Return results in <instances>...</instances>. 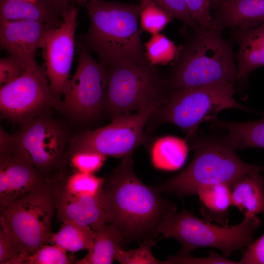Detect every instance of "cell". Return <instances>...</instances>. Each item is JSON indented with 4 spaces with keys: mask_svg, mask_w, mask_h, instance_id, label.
I'll return each mask as SVG.
<instances>
[{
    "mask_svg": "<svg viewBox=\"0 0 264 264\" xmlns=\"http://www.w3.org/2000/svg\"><path fill=\"white\" fill-rule=\"evenodd\" d=\"M144 48L147 61L154 66L174 61L178 50L173 41L160 33L152 35L145 44Z\"/></svg>",
    "mask_w": 264,
    "mask_h": 264,
    "instance_id": "28",
    "label": "cell"
},
{
    "mask_svg": "<svg viewBox=\"0 0 264 264\" xmlns=\"http://www.w3.org/2000/svg\"><path fill=\"white\" fill-rule=\"evenodd\" d=\"M105 179L91 174L76 171L58 182L59 187L63 191L74 195H97L102 191Z\"/></svg>",
    "mask_w": 264,
    "mask_h": 264,
    "instance_id": "26",
    "label": "cell"
},
{
    "mask_svg": "<svg viewBox=\"0 0 264 264\" xmlns=\"http://www.w3.org/2000/svg\"><path fill=\"white\" fill-rule=\"evenodd\" d=\"M234 84L220 83L171 91L165 102L152 115L160 123L174 124L181 129L190 139L199 125L217 117L221 111L237 109L253 111L234 98Z\"/></svg>",
    "mask_w": 264,
    "mask_h": 264,
    "instance_id": "7",
    "label": "cell"
},
{
    "mask_svg": "<svg viewBox=\"0 0 264 264\" xmlns=\"http://www.w3.org/2000/svg\"><path fill=\"white\" fill-rule=\"evenodd\" d=\"M58 12L49 0H0V21H32L60 25Z\"/></svg>",
    "mask_w": 264,
    "mask_h": 264,
    "instance_id": "19",
    "label": "cell"
},
{
    "mask_svg": "<svg viewBox=\"0 0 264 264\" xmlns=\"http://www.w3.org/2000/svg\"><path fill=\"white\" fill-rule=\"evenodd\" d=\"M106 156L100 153L91 151H81L70 155L67 159L70 164L76 171L93 174L103 165Z\"/></svg>",
    "mask_w": 264,
    "mask_h": 264,
    "instance_id": "30",
    "label": "cell"
},
{
    "mask_svg": "<svg viewBox=\"0 0 264 264\" xmlns=\"http://www.w3.org/2000/svg\"><path fill=\"white\" fill-rule=\"evenodd\" d=\"M221 0H210L211 6L217 5Z\"/></svg>",
    "mask_w": 264,
    "mask_h": 264,
    "instance_id": "40",
    "label": "cell"
},
{
    "mask_svg": "<svg viewBox=\"0 0 264 264\" xmlns=\"http://www.w3.org/2000/svg\"><path fill=\"white\" fill-rule=\"evenodd\" d=\"M190 13L200 26L212 28L217 26L211 16L210 0H185Z\"/></svg>",
    "mask_w": 264,
    "mask_h": 264,
    "instance_id": "34",
    "label": "cell"
},
{
    "mask_svg": "<svg viewBox=\"0 0 264 264\" xmlns=\"http://www.w3.org/2000/svg\"><path fill=\"white\" fill-rule=\"evenodd\" d=\"M97 195H74L57 184L56 211L58 221L90 227L93 231L109 223L108 214Z\"/></svg>",
    "mask_w": 264,
    "mask_h": 264,
    "instance_id": "16",
    "label": "cell"
},
{
    "mask_svg": "<svg viewBox=\"0 0 264 264\" xmlns=\"http://www.w3.org/2000/svg\"><path fill=\"white\" fill-rule=\"evenodd\" d=\"M260 173L248 174L231 185L232 204L244 217L264 215V179Z\"/></svg>",
    "mask_w": 264,
    "mask_h": 264,
    "instance_id": "20",
    "label": "cell"
},
{
    "mask_svg": "<svg viewBox=\"0 0 264 264\" xmlns=\"http://www.w3.org/2000/svg\"><path fill=\"white\" fill-rule=\"evenodd\" d=\"M58 181H49L12 203L0 207V223L12 235L22 256L31 255L50 242Z\"/></svg>",
    "mask_w": 264,
    "mask_h": 264,
    "instance_id": "8",
    "label": "cell"
},
{
    "mask_svg": "<svg viewBox=\"0 0 264 264\" xmlns=\"http://www.w3.org/2000/svg\"><path fill=\"white\" fill-rule=\"evenodd\" d=\"M107 85V68L79 44L77 68L59 109L76 122L94 120L105 110Z\"/></svg>",
    "mask_w": 264,
    "mask_h": 264,
    "instance_id": "11",
    "label": "cell"
},
{
    "mask_svg": "<svg viewBox=\"0 0 264 264\" xmlns=\"http://www.w3.org/2000/svg\"><path fill=\"white\" fill-rule=\"evenodd\" d=\"M90 25L83 39L105 67L147 62L139 26L140 3L88 0Z\"/></svg>",
    "mask_w": 264,
    "mask_h": 264,
    "instance_id": "2",
    "label": "cell"
},
{
    "mask_svg": "<svg viewBox=\"0 0 264 264\" xmlns=\"http://www.w3.org/2000/svg\"><path fill=\"white\" fill-rule=\"evenodd\" d=\"M241 264H264V234L243 252Z\"/></svg>",
    "mask_w": 264,
    "mask_h": 264,
    "instance_id": "37",
    "label": "cell"
},
{
    "mask_svg": "<svg viewBox=\"0 0 264 264\" xmlns=\"http://www.w3.org/2000/svg\"><path fill=\"white\" fill-rule=\"evenodd\" d=\"M160 106L155 104L119 117L103 127L78 133L70 139L66 160L71 154L81 151L94 152L118 157L132 154L136 148L148 142L144 127Z\"/></svg>",
    "mask_w": 264,
    "mask_h": 264,
    "instance_id": "10",
    "label": "cell"
},
{
    "mask_svg": "<svg viewBox=\"0 0 264 264\" xmlns=\"http://www.w3.org/2000/svg\"><path fill=\"white\" fill-rule=\"evenodd\" d=\"M74 261V257L68 256L64 249L47 244L31 255L20 256L12 264H69Z\"/></svg>",
    "mask_w": 264,
    "mask_h": 264,
    "instance_id": "29",
    "label": "cell"
},
{
    "mask_svg": "<svg viewBox=\"0 0 264 264\" xmlns=\"http://www.w3.org/2000/svg\"><path fill=\"white\" fill-rule=\"evenodd\" d=\"M106 67L105 110L111 120L155 104L162 105L170 93L155 66L147 61Z\"/></svg>",
    "mask_w": 264,
    "mask_h": 264,
    "instance_id": "6",
    "label": "cell"
},
{
    "mask_svg": "<svg viewBox=\"0 0 264 264\" xmlns=\"http://www.w3.org/2000/svg\"><path fill=\"white\" fill-rule=\"evenodd\" d=\"M154 242H142L137 248L128 251L120 249L115 260L122 264H164L156 259L151 251Z\"/></svg>",
    "mask_w": 264,
    "mask_h": 264,
    "instance_id": "31",
    "label": "cell"
},
{
    "mask_svg": "<svg viewBox=\"0 0 264 264\" xmlns=\"http://www.w3.org/2000/svg\"><path fill=\"white\" fill-rule=\"evenodd\" d=\"M193 140V157L188 166L154 188L160 192L180 197L196 194L201 187L218 184L231 185L241 177L254 172H264V167L242 161L236 149L223 137H198Z\"/></svg>",
    "mask_w": 264,
    "mask_h": 264,
    "instance_id": "4",
    "label": "cell"
},
{
    "mask_svg": "<svg viewBox=\"0 0 264 264\" xmlns=\"http://www.w3.org/2000/svg\"><path fill=\"white\" fill-rule=\"evenodd\" d=\"M56 11L62 15L72 6L70 3L73 0H49Z\"/></svg>",
    "mask_w": 264,
    "mask_h": 264,
    "instance_id": "38",
    "label": "cell"
},
{
    "mask_svg": "<svg viewBox=\"0 0 264 264\" xmlns=\"http://www.w3.org/2000/svg\"><path fill=\"white\" fill-rule=\"evenodd\" d=\"M213 18L223 29H248L264 22V0H221Z\"/></svg>",
    "mask_w": 264,
    "mask_h": 264,
    "instance_id": "17",
    "label": "cell"
},
{
    "mask_svg": "<svg viewBox=\"0 0 264 264\" xmlns=\"http://www.w3.org/2000/svg\"><path fill=\"white\" fill-rule=\"evenodd\" d=\"M222 30L218 26L192 29L164 78L170 92L238 81L232 45L222 37Z\"/></svg>",
    "mask_w": 264,
    "mask_h": 264,
    "instance_id": "3",
    "label": "cell"
},
{
    "mask_svg": "<svg viewBox=\"0 0 264 264\" xmlns=\"http://www.w3.org/2000/svg\"><path fill=\"white\" fill-rule=\"evenodd\" d=\"M173 18H176L190 27L196 30L200 26L194 20L185 0H153Z\"/></svg>",
    "mask_w": 264,
    "mask_h": 264,
    "instance_id": "32",
    "label": "cell"
},
{
    "mask_svg": "<svg viewBox=\"0 0 264 264\" xmlns=\"http://www.w3.org/2000/svg\"><path fill=\"white\" fill-rule=\"evenodd\" d=\"M13 137L17 152L44 177L51 181L63 179L71 139L63 125L44 114L20 124Z\"/></svg>",
    "mask_w": 264,
    "mask_h": 264,
    "instance_id": "9",
    "label": "cell"
},
{
    "mask_svg": "<svg viewBox=\"0 0 264 264\" xmlns=\"http://www.w3.org/2000/svg\"><path fill=\"white\" fill-rule=\"evenodd\" d=\"M26 68L18 61L9 56L0 59V86L20 77Z\"/></svg>",
    "mask_w": 264,
    "mask_h": 264,
    "instance_id": "35",
    "label": "cell"
},
{
    "mask_svg": "<svg viewBox=\"0 0 264 264\" xmlns=\"http://www.w3.org/2000/svg\"><path fill=\"white\" fill-rule=\"evenodd\" d=\"M21 255L22 253L12 235L0 223V264H12Z\"/></svg>",
    "mask_w": 264,
    "mask_h": 264,
    "instance_id": "33",
    "label": "cell"
},
{
    "mask_svg": "<svg viewBox=\"0 0 264 264\" xmlns=\"http://www.w3.org/2000/svg\"><path fill=\"white\" fill-rule=\"evenodd\" d=\"M78 14L77 8L73 6L64 12L61 24L47 32L41 48L45 74L52 91L59 100L66 92L70 81Z\"/></svg>",
    "mask_w": 264,
    "mask_h": 264,
    "instance_id": "13",
    "label": "cell"
},
{
    "mask_svg": "<svg viewBox=\"0 0 264 264\" xmlns=\"http://www.w3.org/2000/svg\"><path fill=\"white\" fill-rule=\"evenodd\" d=\"M94 242L92 248L81 259L76 260V264H110L118 250L123 246L118 231L110 224L94 230Z\"/></svg>",
    "mask_w": 264,
    "mask_h": 264,
    "instance_id": "24",
    "label": "cell"
},
{
    "mask_svg": "<svg viewBox=\"0 0 264 264\" xmlns=\"http://www.w3.org/2000/svg\"><path fill=\"white\" fill-rule=\"evenodd\" d=\"M174 263L238 264H239V262L232 261L227 258L220 256L215 253L211 252L208 257L203 258H195L191 257L189 254H178L175 256H171L170 258H169V260L165 262V264Z\"/></svg>",
    "mask_w": 264,
    "mask_h": 264,
    "instance_id": "36",
    "label": "cell"
},
{
    "mask_svg": "<svg viewBox=\"0 0 264 264\" xmlns=\"http://www.w3.org/2000/svg\"><path fill=\"white\" fill-rule=\"evenodd\" d=\"M51 181L16 150L13 135L0 131V207Z\"/></svg>",
    "mask_w": 264,
    "mask_h": 264,
    "instance_id": "14",
    "label": "cell"
},
{
    "mask_svg": "<svg viewBox=\"0 0 264 264\" xmlns=\"http://www.w3.org/2000/svg\"><path fill=\"white\" fill-rule=\"evenodd\" d=\"M140 30L154 35L160 33L173 17L153 0H140Z\"/></svg>",
    "mask_w": 264,
    "mask_h": 264,
    "instance_id": "27",
    "label": "cell"
},
{
    "mask_svg": "<svg viewBox=\"0 0 264 264\" xmlns=\"http://www.w3.org/2000/svg\"><path fill=\"white\" fill-rule=\"evenodd\" d=\"M196 194L205 220L228 226L229 208L232 205L231 186L227 184L205 186L200 187Z\"/></svg>",
    "mask_w": 264,
    "mask_h": 264,
    "instance_id": "21",
    "label": "cell"
},
{
    "mask_svg": "<svg viewBox=\"0 0 264 264\" xmlns=\"http://www.w3.org/2000/svg\"><path fill=\"white\" fill-rule=\"evenodd\" d=\"M198 218L185 209L169 213L161 223L159 232L182 244L179 254L187 255L200 247L220 250L225 257L247 247L254 241L253 235L261 224L257 216L244 217L239 224L220 226Z\"/></svg>",
    "mask_w": 264,
    "mask_h": 264,
    "instance_id": "5",
    "label": "cell"
},
{
    "mask_svg": "<svg viewBox=\"0 0 264 264\" xmlns=\"http://www.w3.org/2000/svg\"><path fill=\"white\" fill-rule=\"evenodd\" d=\"M160 193L138 178L132 154L124 157L105 179L100 199L109 224L119 233L123 246L134 241L155 242L161 223L176 211L175 205L163 199Z\"/></svg>",
    "mask_w": 264,
    "mask_h": 264,
    "instance_id": "1",
    "label": "cell"
},
{
    "mask_svg": "<svg viewBox=\"0 0 264 264\" xmlns=\"http://www.w3.org/2000/svg\"><path fill=\"white\" fill-rule=\"evenodd\" d=\"M235 37L239 44L237 78L241 80L264 66V22L252 28L237 29Z\"/></svg>",
    "mask_w": 264,
    "mask_h": 264,
    "instance_id": "18",
    "label": "cell"
},
{
    "mask_svg": "<svg viewBox=\"0 0 264 264\" xmlns=\"http://www.w3.org/2000/svg\"><path fill=\"white\" fill-rule=\"evenodd\" d=\"M61 101L51 88L44 71L38 65L27 68L14 81L0 86V110L2 117L21 124L52 109Z\"/></svg>",
    "mask_w": 264,
    "mask_h": 264,
    "instance_id": "12",
    "label": "cell"
},
{
    "mask_svg": "<svg viewBox=\"0 0 264 264\" xmlns=\"http://www.w3.org/2000/svg\"><path fill=\"white\" fill-rule=\"evenodd\" d=\"M2 49L26 69L37 66L36 54L47 32L56 27L32 21H0Z\"/></svg>",
    "mask_w": 264,
    "mask_h": 264,
    "instance_id": "15",
    "label": "cell"
},
{
    "mask_svg": "<svg viewBox=\"0 0 264 264\" xmlns=\"http://www.w3.org/2000/svg\"><path fill=\"white\" fill-rule=\"evenodd\" d=\"M188 147L185 139L168 135L156 139L151 149L154 166L165 171L180 168L187 156Z\"/></svg>",
    "mask_w": 264,
    "mask_h": 264,
    "instance_id": "23",
    "label": "cell"
},
{
    "mask_svg": "<svg viewBox=\"0 0 264 264\" xmlns=\"http://www.w3.org/2000/svg\"><path fill=\"white\" fill-rule=\"evenodd\" d=\"M94 238V232L90 227L63 223L59 231L53 233L50 243L57 245L66 251H89L92 247Z\"/></svg>",
    "mask_w": 264,
    "mask_h": 264,
    "instance_id": "25",
    "label": "cell"
},
{
    "mask_svg": "<svg viewBox=\"0 0 264 264\" xmlns=\"http://www.w3.org/2000/svg\"><path fill=\"white\" fill-rule=\"evenodd\" d=\"M88 0H73L75 3L78 5H83L86 4Z\"/></svg>",
    "mask_w": 264,
    "mask_h": 264,
    "instance_id": "39",
    "label": "cell"
},
{
    "mask_svg": "<svg viewBox=\"0 0 264 264\" xmlns=\"http://www.w3.org/2000/svg\"><path fill=\"white\" fill-rule=\"evenodd\" d=\"M29 0V1H36L37 0Z\"/></svg>",
    "mask_w": 264,
    "mask_h": 264,
    "instance_id": "41",
    "label": "cell"
},
{
    "mask_svg": "<svg viewBox=\"0 0 264 264\" xmlns=\"http://www.w3.org/2000/svg\"><path fill=\"white\" fill-rule=\"evenodd\" d=\"M210 122L226 132L224 137L236 150L264 149V116L261 119L245 122L224 121L217 117Z\"/></svg>",
    "mask_w": 264,
    "mask_h": 264,
    "instance_id": "22",
    "label": "cell"
}]
</instances>
